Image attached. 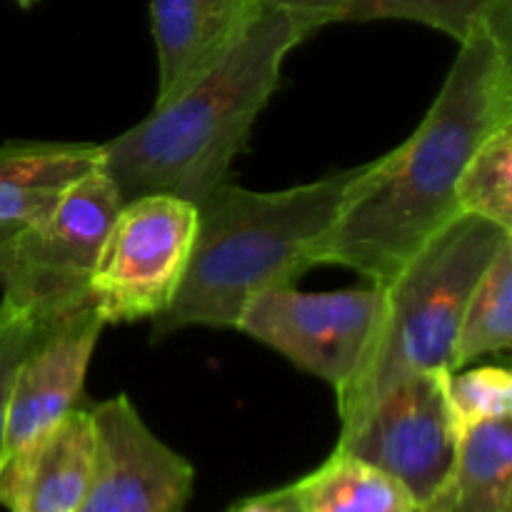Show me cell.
<instances>
[{
  "instance_id": "22",
  "label": "cell",
  "mask_w": 512,
  "mask_h": 512,
  "mask_svg": "<svg viewBox=\"0 0 512 512\" xmlns=\"http://www.w3.org/2000/svg\"><path fill=\"white\" fill-rule=\"evenodd\" d=\"M225 512H298L295 510L293 498H290V488L270 490L263 495H250V498L238 500L235 505H230Z\"/></svg>"
},
{
  "instance_id": "20",
  "label": "cell",
  "mask_w": 512,
  "mask_h": 512,
  "mask_svg": "<svg viewBox=\"0 0 512 512\" xmlns=\"http://www.w3.org/2000/svg\"><path fill=\"white\" fill-rule=\"evenodd\" d=\"M35 330H38V325L23 310L0 303V453H3L10 388H13L20 360L25 358L30 343H33Z\"/></svg>"
},
{
  "instance_id": "23",
  "label": "cell",
  "mask_w": 512,
  "mask_h": 512,
  "mask_svg": "<svg viewBox=\"0 0 512 512\" xmlns=\"http://www.w3.org/2000/svg\"><path fill=\"white\" fill-rule=\"evenodd\" d=\"M20 228H23V223H0V273L8 263L10 248H13V240L20 233Z\"/></svg>"
},
{
  "instance_id": "17",
  "label": "cell",
  "mask_w": 512,
  "mask_h": 512,
  "mask_svg": "<svg viewBox=\"0 0 512 512\" xmlns=\"http://www.w3.org/2000/svg\"><path fill=\"white\" fill-rule=\"evenodd\" d=\"M455 203L512 233V123L495 130L470 155L455 185Z\"/></svg>"
},
{
  "instance_id": "7",
  "label": "cell",
  "mask_w": 512,
  "mask_h": 512,
  "mask_svg": "<svg viewBox=\"0 0 512 512\" xmlns=\"http://www.w3.org/2000/svg\"><path fill=\"white\" fill-rule=\"evenodd\" d=\"M385 310V285L303 293L295 285L265 290L240 315L235 330L335 390L350 383Z\"/></svg>"
},
{
  "instance_id": "15",
  "label": "cell",
  "mask_w": 512,
  "mask_h": 512,
  "mask_svg": "<svg viewBox=\"0 0 512 512\" xmlns=\"http://www.w3.org/2000/svg\"><path fill=\"white\" fill-rule=\"evenodd\" d=\"M288 488L298 512H420L398 480L338 448Z\"/></svg>"
},
{
  "instance_id": "11",
  "label": "cell",
  "mask_w": 512,
  "mask_h": 512,
  "mask_svg": "<svg viewBox=\"0 0 512 512\" xmlns=\"http://www.w3.org/2000/svg\"><path fill=\"white\" fill-rule=\"evenodd\" d=\"M260 10L263 0H150L160 73L153 105L210 73L243 40Z\"/></svg>"
},
{
  "instance_id": "18",
  "label": "cell",
  "mask_w": 512,
  "mask_h": 512,
  "mask_svg": "<svg viewBox=\"0 0 512 512\" xmlns=\"http://www.w3.org/2000/svg\"><path fill=\"white\" fill-rule=\"evenodd\" d=\"M512 10V0H345L338 23L413 20L463 43L483 20Z\"/></svg>"
},
{
  "instance_id": "4",
  "label": "cell",
  "mask_w": 512,
  "mask_h": 512,
  "mask_svg": "<svg viewBox=\"0 0 512 512\" xmlns=\"http://www.w3.org/2000/svg\"><path fill=\"white\" fill-rule=\"evenodd\" d=\"M512 233L455 215L385 283V310L365 358L338 393L340 428L355 423L400 380L453 373V350L470 290Z\"/></svg>"
},
{
  "instance_id": "9",
  "label": "cell",
  "mask_w": 512,
  "mask_h": 512,
  "mask_svg": "<svg viewBox=\"0 0 512 512\" xmlns=\"http://www.w3.org/2000/svg\"><path fill=\"white\" fill-rule=\"evenodd\" d=\"M95 460L78 512H183L195 468L140 418L128 395L95 403Z\"/></svg>"
},
{
  "instance_id": "8",
  "label": "cell",
  "mask_w": 512,
  "mask_h": 512,
  "mask_svg": "<svg viewBox=\"0 0 512 512\" xmlns=\"http://www.w3.org/2000/svg\"><path fill=\"white\" fill-rule=\"evenodd\" d=\"M448 370L410 375L340 428L335 448L398 480L423 508L448 478L465 428L450 403Z\"/></svg>"
},
{
  "instance_id": "21",
  "label": "cell",
  "mask_w": 512,
  "mask_h": 512,
  "mask_svg": "<svg viewBox=\"0 0 512 512\" xmlns=\"http://www.w3.org/2000/svg\"><path fill=\"white\" fill-rule=\"evenodd\" d=\"M263 3L288 10L295 18L303 20L313 33H318L325 25L338 23L340 8H343L345 0H263Z\"/></svg>"
},
{
  "instance_id": "14",
  "label": "cell",
  "mask_w": 512,
  "mask_h": 512,
  "mask_svg": "<svg viewBox=\"0 0 512 512\" xmlns=\"http://www.w3.org/2000/svg\"><path fill=\"white\" fill-rule=\"evenodd\" d=\"M420 512H512V420L465 430L448 478Z\"/></svg>"
},
{
  "instance_id": "5",
  "label": "cell",
  "mask_w": 512,
  "mask_h": 512,
  "mask_svg": "<svg viewBox=\"0 0 512 512\" xmlns=\"http://www.w3.org/2000/svg\"><path fill=\"white\" fill-rule=\"evenodd\" d=\"M120 208L123 198L103 165L75 180L48 213L15 235L0 273L3 303L35 325L90 305V278Z\"/></svg>"
},
{
  "instance_id": "3",
  "label": "cell",
  "mask_w": 512,
  "mask_h": 512,
  "mask_svg": "<svg viewBox=\"0 0 512 512\" xmlns=\"http://www.w3.org/2000/svg\"><path fill=\"white\" fill-rule=\"evenodd\" d=\"M363 165L278 193H255L233 180L198 203V228L183 283L153 320V335L183 328H235L265 290L295 285L315 268V253L338 220Z\"/></svg>"
},
{
  "instance_id": "12",
  "label": "cell",
  "mask_w": 512,
  "mask_h": 512,
  "mask_svg": "<svg viewBox=\"0 0 512 512\" xmlns=\"http://www.w3.org/2000/svg\"><path fill=\"white\" fill-rule=\"evenodd\" d=\"M93 460V413L73 408L33 443L0 460V505L10 512H78Z\"/></svg>"
},
{
  "instance_id": "2",
  "label": "cell",
  "mask_w": 512,
  "mask_h": 512,
  "mask_svg": "<svg viewBox=\"0 0 512 512\" xmlns=\"http://www.w3.org/2000/svg\"><path fill=\"white\" fill-rule=\"evenodd\" d=\"M313 30L265 5L238 45L210 73L118 138L100 145L103 170L120 198L175 195L198 205L230 180L250 133L280 85L285 55Z\"/></svg>"
},
{
  "instance_id": "1",
  "label": "cell",
  "mask_w": 512,
  "mask_h": 512,
  "mask_svg": "<svg viewBox=\"0 0 512 512\" xmlns=\"http://www.w3.org/2000/svg\"><path fill=\"white\" fill-rule=\"evenodd\" d=\"M512 123V10L483 20L413 135L363 163L315 263L385 285L460 215L455 185L488 135Z\"/></svg>"
},
{
  "instance_id": "19",
  "label": "cell",
  "mask_w": 512,
  "mask_h": 512,
  "mask_svg": "<svg viewBox=\"0 0 512 512\" xmlns=\"http://www.w3.org/2000/svg\"><path fill=\"white\" fill-rule=\"evenodd\" d=\"M450 403L465 430L493 420H512V375L503 365L450 373Z\"/></svg>"
},
{
  "instance_id": "13",
  "label": "cell",
  "mask_w": 512,
  "mask_h": 512,
  "mask_svg": "<svg viewBox=\"0 0 512 512\" xmlns=\"http://www.w3.org/2000/svg\"><path fill=\"white\" fill-rule=\"evenodd\" d=\"M100 163L98 143L8 140L0 145V223H33Z\"/></svg>"
},
{
  "instance_id": "16",
  "label": "cell",
  "mask_w": 512,
  "mask_h": 512,
  "mask_svg": "<svg viewBox=\"0 0 512 512\" xmlns=\"http://www.w3.org/2000/svg\"><path fill=\"white\" fill-rule=\"evenodd\" d=\"M512 348V235L478 278L460 318L453 373Z\"/></svg>"
},
{
  "instance_id": "24",
  "label": "cell",
  "mask_w": 512,
  "mask_h": 512,
  "mask_svg": "<svg viewBox=\"0 0 512 512\" xmlns=\"http://www.w3.org/2000/svg\"><path fill=\"white\" fill-rule=\"evenodd\" d=\"M15 3H18L20 8H33V5L38 3V0H15Z\"/></svg>"
},
{
  "instance_id": "10",
  "label": "cell",
  "mask_w": 512,
  "mask_h": 512,
  "mask_svg": "<svg viewBox=\"0 0 512 512\" xmlns=\"http://www.w3.org/2000/svg\"><path fill=\"white\" fill-rule=\"evenodd\" d=\"M105 325L93 305L38 325L10 388L0 460L23 450L78 408L90 358Z\"/></svg>"
},
{
  "instance_id": "6",
  "label": "cell",
  "mask_w": 512,
  "mask_h": 512,
  "mask_svg": "<svg viewBox=\"0 0 512 512\" xmlns=\"http://www.w3.org/2000/svg\"><path fill=\"white\" fill-rule=\"evenodd\" d=\"M198 228V205L155 193L125 200L100 248L90 305L105 323L155 320L183 283Z\"/></svg>"
}]
</instances>
